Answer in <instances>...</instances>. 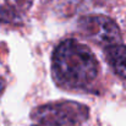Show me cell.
Instances as JSON below:
<instances>
[{
  "mask_svg": "<svg viewBox=\"0 0 126 126\" xmlns=\"http://www.w3.org/2000/svg\"><path fill=\"white\" fill-rule=\"evenodd\" d=\"M55 75L70 86H86L98 75V61L91 49L75 39L60 43L53 54Z\"/></svg>",
  "mask_w": 126,
  "mask_h": 126,
  "instance_id": "1",
  "label": "cell"
},
{
  "mask_svg": "<svg viewBox=\"0 0 126 126\" xmlns=\"http://www.w3.org/2000/svg\"><path fill=\"white\" fill-rule=\"evenodd\" d=\"M89 109L81 103L61 100L36 108L32 119L44 126H79L88 119Z\"/></svg>",
  "mask_w": 126,
  "mask_h": 126,
  "instance_id": "2",
  "label": "cell"
},
{
  "mask_svg": "<svg viewBox=\"0 0 126 126\" xmlns=\"http://www.w3.org/2000/svg\"><path fill=\"white\" fill-rule=\"evenodd\" d=\"M79 27L89 39L107 48L121 41V33L115 21L104 15L83 16L79 21Z\"/></svg>",
  "mask_w": 126,
  "mask_h": 126,
  "instance_id": "3",
  "label": "cell"
},
{
  "mask_svg": "<svg viewBox=\"0 0 126 126\" xmlns=\"http://www.w3.org/2000/svg\"><path fill=\"white\" fill-rule=\"evenodd\" d=\"M107 59L114 71L126 80V45L115 44L108 47L105 50Z\"/></svg>",
  "mask_w": 126,
  "mask_h": 126,
  "instance_id": "4",
  "label": "cell"
},
{
  "mask_svg": "<svg viewBox=\"0 0 126 126\" xmlns=\"http://www.w3.org/2000/svg\"><path fill=\"white\" fill-rule=\"evenodd\" d=\"M21 15L12 7H0V23H20Z\"/></svg>",
  "mask_w": 126,
  "mask_h": 126,
  "instance_id": "5",
  "label": "cell"
},
{
  "mask_svg": "<svg viewBox=\"0 0 126 126\" xmlns=\"http://www.w3.org/2000/svg\"><path fill=\"white\" fill-rule=\"evenodd\" d=\"M5 1L10 7L15 9L18 12L27 11L33 4V0H5Z\"/></svg>",
  "mask_w": 126,
  "mask_h": 126,
  "instance_id": "6",
  "label": "cell"
},
{
  "mask_svg": "<svg viewBox=\"0 0 126 126\" xmlns=\"http://www.w3.org/2000/svg\"><path fill=\"white\" fill-rule=\"evenodd\" d=\"M4 88H5V81H4V79L0 77V93L4 91Z\"/></svg>",
  "mask_w": 126,
  "mask_h": 126,
  "instance_id": "7",
  "label": "cell"
}]
</instances>
